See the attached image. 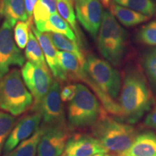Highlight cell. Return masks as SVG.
<instances>
[{
    "mask_svg": "<svg viewBox=\"0 0 156 156\" xmlns=\"http://www.w3.org/2000/svg\"><path fill=\"white\" fill-rule=\"evenodd\" d=\"M16 119L8 113L0 112V154L2 152L5 142L15 126Z\"/></svg>",
    "mask_w": 156,
    "mask_h": 156,
    "instance_id": "27",
    "label": "cell"
},
{
    "mask_svg": "<svg viewBox=\"0 0 156 156\" xmlns=\"http://www.w3.org/2000/svg\"><path fill=\"white\" fill-rule=\"evenodd\" d=\"M153 98L145 76L137 69L129 70L124 76L120 91L122 117L130 123L142 118L151 108Z\"/></svg>",
    "mask_w": 156,
    "mask_h": 156,
    "instance_id": "1",
    "label": "cell"
},
{
    "mask_svg": "<svg viewBox=\"0 0 156 156\" xmlns=\"http://www.w3.org/2000/svg\"><path fill=\"white\" fill-rule=\"evenodd\" d=\"M23 81L34 98V105L41 102L51 86L53 80L49 71L27 62L22 69Z\"/></svg>",
    "mask_w": 156,
    "mask_h": 156,
    "instance_id": "9",
    "label": "cell"
},
{
    "mask_svg": "<svg viewBox=\"0 0 156 156\" xmlns=\"http://www.w3.org/2000/svg\"><path fill=\"white\" fill-rule=\"evenodd\" d=\"M96 38L104 59L113 66L119 65L126 52V32L110 11H104Z\"/></svg>",
    "mask_w": 156,
    "mask_h": 156,
    "instance_id": "4",
    "label": "cell"
},
{
    "mask_svg": "<svg viewBox=\"0 0 156 156\" xmlns=\"http://www.w3.org/2000/svg\"><path fill=\"white\" fill-rule=\"evenodd\" d=\"M77 18L82 26L96 39L103 17V5L98 0H73Z\"/></svg>",
    "mask_w": 156,
    "mask_h": 156,
    "instance_id": "10",
    "label": "cell"
},
{
    "mask_svg": "<svg viewBox=\"0 0 156 156\" xmlns=\"http://www.w3.org/2000/svg\"><path fill=\"white\" fill-rule=\"evenodd\" d=\"M1 2H2V0H0V4H1Z\"/></svg>",
    "mask_w": 156,
    "mask_h": 156,
    "instance_id": "36",
    "label": "cell"
},
{
    "mask_svg": "<svg viewBox=\"0 0 156 156\" xmlns=\"http://www.w3.org/2000/svg\"><path fill=\"white\" fill-rule=\"evenodd\" d=\"M112 2L131 9L151 17L156 13V3L153 0H112Z\"/></svg>",
    "mask_w": 156,
    "mask_h": 156,
    "instance_id": "25",
    "label": "cell"
},
{
    "mask_svg": "<svg viewBox=\"0 0 156 156\" xmlns=\"http://www.w3.org/2000/svg\"><path fill=\"white\" fill-rule=\"evenodd\" d=\"M33 103V95L27 89L18 69L12 70L0 78V109L19 116L26 112Z\"/></svg>",
    "mask_w": 156,
    "mask_h": 156,
    "instance_id": "5",
    "label": "cell"
},
{
    "mask_svg": "<svg viewBox=\"0 0 156 156\" xmlns=\"http://www.w3.org/2000/svg\"><path fill=\"white\" fill-rule=\"evenodd\" d=\"M30 25L27 22H17L14 28V38L17 46L23 49L26 46L29 38Z\"/></svg>",
    "mask_w": 156,
    "mask_h": 156,
    "instance_id": "29",
    "label": "cell"
},
{
    "mask_svg": "<svg viewBox=\"0 0 156 156\" xmlns=\"http://www.w3.org/2000/svg\"><path fill=\"white\" fill-rule=\"evenodd\" d=\"M116 156H156V134L151 132L138 134L130 147Z\"/></svg>",
    "mask_w": 156,
    "mask_h": 156,
    "instance_id": "16",
    "label": "cell"
},
{
    "mask_svg": "<svg viewBox=\"0 0 156 156\" xmlns=\"http://www.w3.org/2000/svg\"><path fill=\"white\" fill-rule=\"evenodd\" d=\"M57 57L67 80L84 81L86 75L84 69L85 62L80 59L75 54L62 51H58Z\"/></svg>",
    "mask_w": 156,
    "mask_h": 156,
    "instance_id": "15",
    "label": "cell"
},
{
    "mask_svg": "<svg viewBox=\"0 0 156 156\" xmlns=\"http://www.w3.org/2000/svg\"><path fill=\"white\" fill-rule=\"evenodd\" d=\"M103 112L96 95L85 85L77 84L76 94L68 107V122L75 128L93 126Z\"/></svg>",
    "mask_w": 156,
    "mask_h": 156,
    "instance_id": "6",
    "label": "cell"
},
{
    "mask_svg": "<svg viewBox=\"0 0 156 156\" xmlns=\"http://www.w3.org/2000/svg\"><path fill=\"white\" fill-rule=\"evenodd\" d=\"M64 151L67 156H91L99 153H108L95 137L81 134L69 137Z\"/></svg>",
    "mask_w": 156,
    "mask_h": 156,
    "instance_id": "13",
    "label": "cell"
},
{
    "mask_svg": "<svg viewBox=\"0 0 156 156\" xmlns=\"http://www.w3.org/2000/svg\"><path fill=\"white\" fill-rule=\"evenodd\" d=\"M41 116L38 112L27 115L20 120L13 127L4 147V153H8L17 147L20 142L32 136L39 129Z\"/></svg>",
    "mask_w": 156,
    "mask_h": 156,
    "instance_id": "12",
    "label": "cell"
},
{
    "mask_svg": "<svg viewBox=\"0 0 156 156\" xmlns=\"http://www.w3.org/2000/svg\"><path fill=\"white\" fill-rule=\"evenodd\" d=\"M93 134L107 151L116 155L129 147L138 135L133 126L108 116L104 111L93 125Z\"/></svg>",
    "mask_w": 156,
    "mask_h": 156,
    "instance_id": "3",
    "label": "cell"
},
{
    "mask_svg": "<svg viewBox=\"0 0 156 156\" xmlns=\"http://www.w3.org/2000/svg\"><path fill=\"white\" fill-rule=\"evenodd\" d=\"M74 3L70 0H57V10L58 15L67 22L73 29L77 37L78 43L81 44L82 38L80 31L79 30L77 23L75 10L73 7Z\"/></svg>",
    "mask_w": 156,
    "mask_h": 156,
    "instance_id": "22",
    "label": "cell"
},
{
    "mask_svg": "<svg viewBox=\"0 0 156 156\" xmlns=\"http://www.w3.org/2000/svg\"><path fill=\"white\" fill-rule=\"evenodd\" d=\"M60 91L59 84L57 81H54L41 102L34 106L35 111H38L41 116V127L64 126V108Z\"/></svg>",
    "mask_w": 156,
    "mask_h": 156,
    "instance_id": "8",
    "label": "cell"
},
{
    "mask_svg": "<svg viewBox=\"0 0 156 156\" xmlns=\"http://www.w3.org/2000/svg\"><path fill=\"white\" fill-rule=\"evenodd\" d=\"M61 156H67V155H66V154H65V153H64V154H63V155H62Z\"/></svg>",
    "mask_w": 156,
    "mask_h": 156,
    "instance_id": "35",
    "label": "cell"
},
{
    "mask_svg": "<svg viewBox=\"0 0 156 156\" xmlns=\"http://www.w3.org/2000/svg\"><path fill=\"white\" fill-rule=\"evenodd\" d=\"M30 27L31 30L33 31L36 38L38 39V41L42 48L43 53H44L45 58L46 60L48 67H49L53 75L59 80L67 81V77L58 64L57 48L54 46L50 37L48 36L47 33L41 32L37 30L36 27L34 26V25H30Z\"/></svg>",
    "mask_w": 156,
    "mask_h": 156,
    "instance_id": "14",
    "label": "cell"
},
{
    "mask_svg": "<svg viewBox=\"0 0 156 156\" xmlns=\"http://www.w3.org/2000/svg\"><path fill=\"white\" fill-rule=\"evenodd\" d=\"M69 139V132L64 126L44 128L38 146L37 156H61Z\"/></svg>",
    "mask_w": 156,
    "mask_h": 156,
    "instance_id": "11",
    "label": "cell"
},
{
    "mask_svg": "<svg viewBox=\"0 0 156 156\" xmlns=\"http://www.w3.org/2000/svg\"><path fill=\"white\" fill-rule=\"evenodd\" d=\"M77 90V85H68L64 86L60 91V97L63 102L71 101L75 97Z\"/></svg>",
    "mask_w": 156,
    "mask_h": 156,
    "instance_id": "30",
    "label": "cell"
},
{
    "mask_svg": "<svg viewBox=\"0 0 156 156\" xmlns=\"http://www.w3.org/2000/svg\"><path fill=\"white\" fill-rule=\"evenodd\" d=\"M91 156H112V155H111L110 154H108V153H99L94 154V155Z\"/></svg>",
    "mask_w": 156,
    "mask_h": 156,
    "instance_id": "34",
    "label": "cell"
},
{
    "mask_svg": "<svg viewBox=\"0 0 156 156\" xmlns=\"http://www.w3.org/2000/svg\"><path fill=\"white\" fill-rule=\"evenodd\" d=\"M56 11L57 0H38L33 13L35 25L46 22L51 15L57 12Z\"/></svg>",
    "mask_w": 156,
    "mask_h": 156,
    "instance_id": "24",
    "label": "cell"
},
{
    "mask_svg": "<svg viewBox=\"0 0 156 156\" xmlns=\"http://www.w3.org/2000/svg\"><path fill=\"white\" fill-rule=\"evenodd\" d=\"M44 132V128L39 127L32 136L19 144L16 147L4 156H36L38 146Z\"/></svg>",
    "mask_w": 156,
    "mask_h": 156,
    "instance_id": "21",
    "label": "cell"
},
{
    "mask_svg": "<svg viewBox=\"0 0 156 156\" xmlns=\"http://www.w3.org/2000/svg\"><path fill=\"white\" fill-rule=\"evenodd\" d=\"M142 65L150 84L156 92V47L147 50L144 54Z\"/></svg>",
    "mask_w": 156,
    "mask_h": 156,
    "instance_id": "26",
    "label": "cell"
},
{
    "mask_svg": "<svg viewBox=\"0 0 156 156\" xmlns=\"http://www.w3.org/2000/svg\"><path fill=\"white\" fill-rule=\"evenodd\" d=\"M25 1V7L26 9L27 15H28V20L27 23L29 25H33V21H34V17H33V13H34V9L35 6H36L38 0H24Z\"/></svg>",
    "mask_w": 156,
    "mask_h": 156,
    "instance_id": "31",
    "label": "cell"
},
{
    "mask_svg": "<svg viewBox=\"0 0 156 156\" xmlns=\"http://www.w3.org/2000/svg\"><path fill=\"white\" fill-rule=\"evenodd\" d=\"M0 15L5 17L12 26L17 22H27L28 20L24 0H2Z\"/></svg>",
    "mask_w": 156,
    "mask_h": 156,
    "instance_id": "17",
    "label": "cell"
},
{
    "mask_svg": "<svg viewBox=\"0 0 156 156\" xmlns=\"http://www.w3.org/2000/svg\"><path fill=\"white\" fill-rule=\"evenodd\" d=\"M36 28L37 30L43 33L51 32L62 34L70 40L78 43L77 38L73 29L57 12L51 15L46 22L36 25Z\"/></svg>",
    "mask_w": 156,
    "mask_h": 156,
    "instance_id": "19",
    "label": "cell"
},
{
    "mask_svg": "<svg viewBox=\"0 0 156 156\" xmlns=\"http://www.w3.org/2000/svg\"><path fill=\"white\" fill-rule=\"evenodd\" d=\"M13 27L7 20L0 26V78L9 73L12 66L25 64L24 55L15 43Z\"/></svg>",
    "mask_w": 156,
    "mask_h": 156,
    "instance_id": "7",
    "label": "cell"
},
{
    "mask_svg": "<svg viewBox=\"0 0 156 156\" xmlns=\"http://www.w3.org/2000/svg\"><path fill=\"white\" fill-rule=\"evenodd\" d=\"M84 69L86 83L98 98L101 103H106L111 97L118 98L122 87V79L119 71L106 60L93 55L85 59Z\"/></svg>",
    "mask_w": 156,
    "mask_h": 156,
    "instance_id": "2",
    "label": "cell"
},
{
    "mask_svg": "<svg viewBox=\"0 0 156 156\" xmlns=\"http://www.w3.org/2000/svg\"><path fill=\"white\" fill-rule=\"evenodd\" d=\"M45 33H47L48 36L51 39L52 42L54 43L56 48L62 51L70 52V53L75 54L83 62H85L86 58L84 56L83 52L80 48V45L77 42L70 40L67 36L62 34L51 32Z\"/></svg>",
    "mask_w": 156,
    "mask_h": 156,
    "instance_id": "23",
    "label": "cell"
},
{
    "mask_svg": "<svg viewBox=\"0 0 156 156\" xmlns=\"http://www.w3.org/2000/svg\"><path fill=\"white\" fill-rule=\"evenodd\" d=\"M111 13L121 25L126 27H133L141 23L146 22L150 19V17L138 12L131 9L126 8L123 6L116 5L114 2L111 3Z\"/></svg>",
    "mask_w": 156,
    "mask_h": 156,
    "instance_id": "18",
    "label": "cell"
},
{
    "mask_svg": "<svg viewBox=\"0 0 156 156\" xmlns=\"http://www.w3.org/2000/svg\"><path fill=\"white\" fill-rule=\"evenodd\" d=\"M145 124L148 127L156 129V106L147 114L145 119Z\"/></svg>",
    "mask_w": 156,
    "mask_h": 156,
    "instance_id": "32",
    "label": "cell"
},
{
    "mask_svg": "<svg viewBox=\"0 0 156 156\" xmlns=\"http://www.w3.org/2000/svg\"><path fill=\"white\" fill-rule=\"evenodd\" d=\"M136 39L142 44L156 47V20L143 25L138 31Z\"/></svg>",
    "mask_w": 156,
    "mask_h": 156,
    "instance_id": "28",
    "label": "cell"
},
{
    "mask_svg": "<svg viewBox=\"0 0 156 156\" xmlns=\"http://www.w3.org/2000/svg\"><path fill=\"white\" fill-rule=\"evenodd\" d=\"M98 1H100L101 4L106 7H109L111 3H112V2H111L112 0H98Z\"/></svg>",
    "mask_w": 156,
    "mask_h": 156,
    "instance_id": "33",
    "label": "cell"
},
{
    "mask_svg": "<svg viewBox=\"0 0 156 156\" xmlns=\"http://www.w3.org/2000/svg\"><path fill=\"white\" fill-rule=\"evenodd\" d=\"M25 54L28 62L42 68L46 71H49L42 48L39 44L38 39L36 38L31 29L29 31V38L26 46H25Z\"/></svg>",
    "mask_w": 156,
    "mask_h": 156,
    "instance_id": "20",
    "label": "cell"
}]
</instances>
